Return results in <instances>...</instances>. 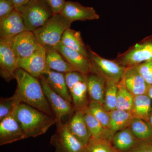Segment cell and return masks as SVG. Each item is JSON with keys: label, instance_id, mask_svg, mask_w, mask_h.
<instances>
[{"label": "cell", "instance_id": "6da1fadb", "mask_svg": "<svg viewBox=\"0 0 152 152\" xmlns=\"http://www.w3.org/2000/svg\"><path fill=\"white\" fill-rule=\"evenodd\" d=\"M15 80L17 82L16 91L22 102L54 116L39 80L20 68L16 72Z\"/></svg>", "mask_w": 152, "mask_h": 152}, {"label": "cell", "instance_id": "7a4b0ae2", "mask_svg": "<svg viewBox=\"0 0 152 152\" xmlns=\"http://www.w3.org/2000/svg\"><path fill=\"white\" fill-rule=\"evenodd\" d=\"M13 113L20 125L26 138L43 134L57 123L54 116L23 103L20 104Z\"/></svg>", "mask_w": 152, "mask_h": 152}, {"label": "cell", "instance_id": "3957f363", "mask_svg": "<svg viewBox=\"0 0 152 152\" xmlns=\"http://www.w3.org/2000/svg\"><path fill=\"white\" fill-rule=\"evenodd\" d=\"M72 23L61 14H55L33 33L39 43L45 49L54 48L60 43L64 33L70 27Z\"/></svg>", "mask_w": 152, "mask_h": 152}, {"label": "cell", "instance_id": "277c9868", "mask_svg": "<svg viewBox=\"0 0 152 152\" xmlns=\"http://www.w3.org/2000/svg\"><path fill=\"white\" fill-rule=\"evenodd\" d=\"M88 57L91 64V73L105 80L118 83L124 72L126 67L115 60L107 59L88 47Z\"/></svg>", "mask_w": 152, "mask_h": 152}, {"label": "cell", "instance_id": "5b68a950", "mask_svg": "<svg viewBox=\"0 0 152 152\" xmlns=\"http://www.w3.org/2000/svg\"><path fill=\"white\" fill-rule=\"evenodd\" d=\"M16 10L21 15L28 31L32 32L42 26L53 15L44 0H30Z\"/></svg>", "mask_w": 152, "mask_h": 152}, {"label": "cell", "instance_id": "8992f818", "mask_svg": "<svg viewBox=\"0 0 152 152\" xmlns=\"http://www.w3.org/2000/svg\"><path fill=\"white\" fill-rule=\"evenodd\" d=\"M115 61L126 67L140 64L152 60V35L130 47L118 54Z\"/></svg>", "mask_w": 152, "mask_h": 152}, {"label": "cell", "instance_id": "52a82bcc", "mask_svg": "<svg viewBox=\"0 0 152 152\" xmlns=\"http://www.w3.org/2000/svg\"><path fill=\"white\" fill-rule=\"evenodd\" d=\"M67 86L77 111H83L88 107L87 75L77 72L65 74Z\"/></svg>", "mask_w": 152, "mask_h": 152}, {"label": "cell", "instance_id": "ba28073f", "mask_svg": "<svg viewBox=\"0 0 152 152\" xmlns=\"http://www.w3.org/2000/svg\"><path fill=\"white\" fill-rule=\"evenodd\" d=\"M44 93L57 120V127L66 124L67 118L72 112L71 103L55 92L48 83L44 76L39 78Z\"/></svg>", "mask_w": 152, "mask_h": 152}, {"label": "cell", "instance_id": "9c48e42d", "mask_svg": "<svg viewBox=\"0 0 152 152\" xmlns=\"http://www.w3.org/2000/svg\"><path fill=\"white\" fill-rule=\"evenodd\" d=\"M4 40L8 43L19 59L30 56L42 47L33 32L29 31H25L9 39Z\"/></svg>", "mask_w": 152, "mask_h": 152}, {"label": "cell", "instance_id": "30bf717a", "mask_svg": "<svg viewBox=\"0 0 152 152\" xmlns=\"http://www.w3.org/2000/svg\"><path fill=\"white\" fill-rule=\"evenodd\" d=\"M50 143L55 147L56 152H81L87 147L73 135L67 124L58 127L56 133L52 136Z\"/></svg>", "mask_w": 152, "mask_h": 152}, {"label": "cell", "instance_id": "8fae6325", "mask_svg": "<svg viewBox=\"0 0 152 152\" xmlns=\"http://www.w3.org/2000/svg\"><path fill=\"white\" fill-rule=\"evenodd\" d=\"M18 59L8 43L0 39V75L6 82L15 79Z\"/></svg>", "mask_w": 152, "mask_h": 152}, {"label": "cell", "instance_id": "7c38bea8", "mask_svg": "<svg viewBox=\"0 0 152 152\" xmlns=\"http://www.w3.org/2000/svg\"><path fill=\"white\" fill-rule=\"evenodd\" d=\"M18 66V68L39 79L48 69L47 66L46 49L42 47L30 56L19 59Z\"/></svg>", "mask_w": 152, "mask_h": 152}, {"label": "cell", "instance_id": "4fadbf2b", "mask_svg": "<svg viewBox=\"0 0 152 152\" xmlns=\"http://www.w3.org/2000/svg\"><path fill=\"white\" fill-rule=\"evenodd\" d=\"M26 139L23 129L13 113L0 122V145H7Z\"/></svg>", "mask_w": 152, "mask_h": 152}, {"label": "cell", "instance_id": "5bb4252c", "mask_svg": "<svg viewBox=\"0 0 152 152\" xmlns=\"http://www.w3.org/2000/svg\"><path fill=\"white\" fill-rule=\"evenodd\" d=\"M60 14L72 23L75 21L96 20L100 18L94 8L85 7L72 1H66Z\"/></svg>", "mask_w": 152, "mask_h": 152}, {"label": "cell", "instance_id": "9a60e30c", "mask_svg": "<svg viewBox=\"0 0 152 152\" xmlns=\"http://www.w3.org/2000/svg\"><path fill=\"white\" fill-rule=\"evenodd\" d=\"M121 80L126 88L133 96L147 94L150 85L135 66L126 67Z\"/></svg>", "mask_w": 152, "mask_h": 152}, {"label": "cell", "instance_id": "2e32d148", "mask_svg": "<svg viewBox=\"0 0 152 152\" xmlns=\"http://www.w3.org/2000/svg\"><path fill=\"white\" fill-rule=\"evenodd\" d=\"M27 31L21 15L15 9L8 16L0 20V39H9Z\"/></svg>", "mask_w": 152, "mask_h": 152}, {"label": "cell", "instance_id": "e0dca14e", "mask_svg": "<svg viewBox=\"0 0 152 152\" xmlns=\"http://www.w3.org/2000/svg\"><path fill=\"white\" fill-rule=\"evenodd\" d=\"M54 48L61 54L75 70L84 75L91 73V64L88 58L61 42Z\"/></svg>", "mask_w": 152, "mask_h": 152}, {"label": "cell", "instance_id": "ac0fdd59", "mask_svg": "<svg viewBox=\"0 0 152 152\" xmlns=\"http://www.w3.org/2000/svg\"><path fill=\"white\" fill-rule=\"evenodd\" d=\"M67 125L73 135L84 146L87 147L91 135L85 121L83 111H77Z\"/></svg>", "mask_w": 152, "mask_h": 152}, {"label": "cell", "instance_id": "d6986e66", "mask_svg": "<svg viewBox=\"0 0 152 152\" xmlns=\"http://www.w3.org/2000/svg\"><path fill=\"white\" fill-rule=\"evenodd\" d=\"M43 76L55 92L69 102H72L66 83L65 74L48 69Z\"/></svg>", "mask_w": 152, "mask_h": 152}, {"label": "cell", "instance_id": "ffe728a7", "mask_svg": "<svg viewBox=\"0 0 152 152\" xmlns=\"http://www.w3.org/2000/svg\"><path fill=\"white\" fill-rule=\"evenodd\" d=\"M45 49L47 66L48 69L64 74L76 71L56 49Z\"/></svg>", "mask_w": 152, "mask_h": 152}, {"label": "cell", "instance_id": "44dd1931", "mask_svg": "<svg viewBox=\"0 0 152 152\" xmlns=\"http://www.w3.org/2000/svg\"><path fill=\"white\" fill-rule=\"evenodd\" d=\"M85 121L88 128L91 137L95 139H102L110 141L114 134L110 130L105 127L88 110H83Z\"/></svg>", "mask_w": 152, "mask_h": 152}, {"label": "cell", "instance_id": "7402d4cb", "mask_svg": "<svg viewBox=\"0 0 152 152\" xmlns=\"http://www.w3.org/2000/svg\"><path fill=\"white\" fill-rule=\"evenodd\" d=\"M106 82L105 80L91 73L87 75L88 93L91 101L104 104Z\"/></svg>", "mask_w": 152, "mask_h": 152}, {"label": "cell", "instance_id": "603a6c76", "mask_svg": "<svg viewBox=\"0 0 152 152\" xmlns=\"http://www.w3.org/2000/svg\"><path fill=\"white\" fill-rule=\"evenodd\" d=\"M60 42L88 57V47L82 39L80 32L69 28L64 33Z\"/></svg>", "mask_w": 152, "mask_h": 152}, {"label": "cell", "instance_id": "cb8c5ba5", "mask_svg": "<svg viewBox=\"0 0 152 152\" xmlns=\"http://www.w3.org/2000/svg\"><path fill=\"white\" fill-rule=\"evenodd\" d=\"M138 141L127 128L115 133L111 142L119 151L126 152L134 146Z\"/></svg>", "mask_w": 152, "mask_h": 152}, {"label": "cell", "instance_id": "d4e9b609", "mask_svg": "<svg viewBox=\"0 0 152 152\" xmlns=\"http://www.w3.org/2000/svg\"><path fill=\"white\" fill-rule=\"evenodd\" d=\"M152 100L147 94L134 96L133 107L131 111L134 118L148 121L152 112Z\"/></svg>", "mask_w": 152, "mask_h": 152}, {"label": "cell", "instance_id": "484cf974", "mask_svg": "<svg viewBox=\"0 0 152 152\" xmlns=\"http://www.w3.org/2000/svg\"><path fill=\"white\" fill-rule=\"evenodd\" d=\"M108 112L110 117V128L114 134L118 131L129 128L134 118L131 111L115 109Z\"/></svg>", "mask_w": 152, "mask_h": 152}, {"label": "cell", "instance_id": "4316f807", "mask_svg": "<svg viewBox=\"0 0 152 152\" xmlns=\"http://www.w3.org/2000/svg\"><path fill=\"white\" fill-rule=\"evenodd\" d=\"M129 128L134 137L139 140H145L152 138V127L146 121L134 118Z\"/></svg>", "mask_w": 152, "mask_h": 152}, {"label": "cell", "instance_id": "83f0119b", "mask_svg": "<svg viewBox=\"0 0 152 152\" xmlns=\"http://www.w3.org/2000/svg\"><path fill=\"white\" fill-rule=\"evenodd\" d=\"M134 96L126 88L121 80L118 84L116 109L131 111L132 109Z\"/></svg>", "mask_w": 152, "mask_h": 152}, {"label": "cell", "instance_id": "f1b7e54d", "mask_svg": "<svg viewBox=\"0 0 152 152\" xmlns=\"http://www.w3.org/2000/svg\"><path fill=\"white\" fill-rule=\"evenodd\" d=\"M87 108L89 112L103 126L110 130L109 112L106 110L103 104L99 102L91 101Z\"/></svg>", "mask_w": 152, "mask_h": 152}, {"label": "cell", "instance_id": "f546056e", "mask_svg": "<svg viewBox=\"0 0 152 152\" xmlns=\"http://www.w3.org/2000/svg\"><path fill=\"white\" fill-rule=\"evenodd\" d=\"M22 102L17 92L10 97L1 98L0 100V120H2L12 113L16 108Z\"/></svg>", "mask_w": 152, "mask_h": 152}, {"label": "cell", "instance_id": "4dcf8cb0", "mask_svg": "<svg viewBox=\"0 0 152 152\" xmlns=\"http://www.w3.org/2000/svg\"><path fill=\"white\" fill-rule=\"evenodd\" d=\"M118 84L114 82L106 81L104 106L107 112L116 109Z\"/></svg>", "mask_w": 152, "mask_h": 152}, {"label": "cell", "instance_id": "1f68e13d", "mask_svg": "<svg viewBox=\"0 0 152 152\" xmlns=\"http://www.w3.org/2000/svg\"><path fill=\"white\" fill-rule=\"evenodd\" d=\"M87 148L91 152H120L113 146L110 141L91 137Z\"/></svg>", "mask_w": 152, "mask_h": 152}, {"label": "cell", "instance_id": "d6a6232c", "mask_svg": "<svg viewBox=\"0 0 152 152\" xmlns=\"http://www.w3.org/2000/svg\"><path fill=\"white\" fill-rule=\"evenodd\" d=\"M134 66L147 83L150 86L152 85V60Z\"/></svg>", "mask_w": 152, "mask_h": 152}, {"label": "cell", "instance_id": "836d02e7", "mask_svg": "<svg viewBox=\"0 0 152 152\" xmlns=\"http://www.w3.org/2000/svg\"><path fill=\"white\" fill-rule=\"evenodd\" d=\"M126 152H152V138L145 140H139L134 146Z\"/></svg>", "mask_w": 152, "mask_h": 152}, {"label": "cell", "instance_id": "e575fe53", "mask_svg": "<svg viewBox=\"0 0 152 152\" xmlns=\"http://www.w3.org/2000/svg\"><path fill=\"white\" fill-rule=\"evenodd\" d=\"M15 9L10 0H0V20L8 16Z\"/></svg>", "mask_w": 152, "mask_h": 152}, {"label": "cell", "instance_id": "d590c367", "mask_svg": "<svg viewBox=\"0 0 152 152\" xmlns=\"http://www.w3.org/2000/svg\"><path fill=\"white\" fill-rule=\"evenodd\" d=\"M51 10L53 15L60 14L66 1L65 0H44Z\"/></svg>", "mask_w": 152, "mask_h": 152}, {"label": "cell", "instance_id": "8d00e7d4", "mask_svg": "<svg viewBox=\"0 0 152 152\" xmlns=\"http://www.w3.org/2000/svg\"><path fill=\"white\" fill-rule=\"evenodd\" d=\"M12 3L16 10L20 8L27 4L30 0H10Z\"/></svg>", "mask_w": 152, "mask_h": 152}, {"label": "cell", "instance_id": "74e56055", "mask_svg": "<svg viewBox=\"0 0 152 152\" xmlns=\"http://www.w3.org/2000/svg\"><path fill=\"white\" fill-rule=\"evenodd\" d=\"M147 95L152 100V85L150 86L148 92H147Z\"/></svg>", "mask_w": 152, "mask_h": 152}, {"label": "cell", "instance_id": "f35d334b", "mask_svg": "<svg viewBox=\"0 0 152 152\" xmlns=\"http://www.w3.org/2000/svg\"><path fill=\"white\" fill-rule=\"evenodd\" d=\"M148 122H149V123H150V124L151 125V126L152 127V112L151 114V115H150L149 118Z\"/></svg>", "mask_w": 152, "mask_h": 152}, {"label": "cell", "instance_id": "ab89813d", "mask_svg": "<svg viewBox=\"0 0 152 152\" xmlns=\"http://www.w3.org/2000/svg\"><path fill=\"white\" fill-rule=\"evenodd\" d=\"M81 152H91V151H90L88 149V148H86L85 149L84 151H83Z\"/></svg>", "mask_w": 152, "mask_h": 152}]
</instances>
